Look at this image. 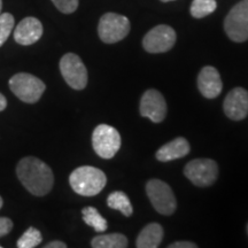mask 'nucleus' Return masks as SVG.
<instances>
[{"mask_svg": "<svg viewBox=\"0 0 248 248\" xmlns=\"http://www.w3.org/2000/svg\"><path fill=\"white\" fill-rule=\"evenodd\" d=\"M16 175L24 187L36 197L46 195L53 187V171L47 164L37 157L27 156L18 161Z\"/></svg>", "mask_w": 248, "mask_h": 248, "instance_id": "f257e3e1", "label": "nucleus"}, {"mask_svg": "<svg viewBox=\"0 0 248 248\" xmlns=\"http://www.w3.org/2000/svg\"><path fill=\"white\" fill-rule=\"evenodd\" d=\"M69 184L77 194L94 197L107 184V177L102 170L91 166H83L70 173Z\"/></svg>", "mask_w": 248, "mask_h": 248, "instance_id": "f03ea898", "label": "nucleus"}, {"mask_svg": "<svg viewBox=\"0 0 248 248\" xmlns=\"http://www.w3.org/2000/svg\"><path fill=\"white\" fill-rule=\"evenodd\" d=\"M9 88L16 97L27 104H35L45 92L46 85L38 77L27 73H18L9 79Z\"/></svg>", "mask_w": 248, "mask_h": 248, "instance_id": "7ed1b4c3", "label": "nucleus"}, {"mask_svg": "<svg viewBox=\"0 0 248 248\" xmlns=\"http://www.w3.org/2000/svg\"><path fill=\"white\" fill-rule=\"evenodd\" d=\"M92 146L101 159H113L121 147L119 131L108 124H99L92 133Z\"/></svg>", "mask_w": 248, "mask_h": 248, "instance_id": "20e7f679", "label": "nucleus"}, {"mask_svg": "<svg viewBox=\"0 0 248 248\" xmlns=\"http://www.w3.org/2000/svg\"><path fill=\"white\" fill-rule=\"evenodd\" d=\"M130 32V21L124 15L116 13L104 14L99 21L98 33L106 44H115L125 38Z\"/></svg>", "mask_w": 248, "mask_h": 248, "instance_id": "39448f33", "label": "nucleus"}, {"mask_svg": "<svg viewBox=\"0 0 248 248\" xmlns=\"http://www.w3.org/2000/svg\"><path fill=\"white\" fill-rule=\"evenodd\" d=\"M224 30L232 42L248 40V0L234 5L224 20Z\"/></svg>", "mask_w": 248, "mask_h": 248, "instance_id": "423d86ee", "label": "nucleus"}, {"mask_svg": "<svg viewBox=\"0 0 248 248\" xmlns=\"http://www.w3.org/2000/svg\"><path fill=\"white\" fill-rule=\"evenodd\" d=\"M146 193L157 213L166 216L175 213L177 201L171 187L167 183L160 179H151L146 184Z\"/></svg>", "mask_w": 248, "mask_h": 248, "instance_id": "0eeeda50", "label": "nucleus"}, {"mask_svg": "<svg viewBox=\"0 0 248 248\" xmlns=\"http://www.w3.org/2000/svg\"><path fill=\"white\" fill-rule=\"evenodd\" d=\"M184 175L198 187H207L216 182L218 166L214 160L195 159L185 166Z\"/></svg>", "mask_w": 248, "mask_h": 248, "instance_id": "6e6552de", "label": "nucleus"}, {"mask_svg": "<svg viewBox=\"0 0 248 248\" xmlns=\"http://www.w3.org/2000/svg\"><path fill=\"white\" fill-rule=\"evenodd\" d=\"M60 71L70 88L83 90L88 85V70L77 54H64L60 60Z\"/></svg>", "mask_w": 248, "mask_h": 248, "instance_id": "1a4fd4ad", "label": "nucleus"}, {"mask_svg": "<svg viewBox=\"0 0 248 248\" xmlns=\"http://www.w3.org/2000/svg\"><path fill=\"white\" fill-rule=\"evenodd\" d=\"M176 32L171 27L160 24L148 31L142 39V46L148 53H164L173 47Z\"/></svg>", "mask_w": 248, "mask_h": 248, "instance_id": "9d476101", "label": "nucleus"}, {"mask_svg": "<svg viewBox=\"0 0 248 248\" xmlns=\"http://www.w3.org/2000/svg\"><path fill=\"white\" fill-rule=\"evenodd\" d=\"M140 115L150 119L152 122L160 123L167 115V102L162 93L157 90H147L140 100Z\"/></svg>", "mask_w": 248, "mask_h": 248, "instance_id": "9b49d317", "label": "nucleus"}, {"mask_svg": "<svg viewBox=\"0 0 248 248\" xmlns=\"http://www.w3.org/2000/svg\"><path fill=\"white\" fill-rule=\"evenodd\" d=\"M225 115L233 121H241L248 115V91L234 88L228 93L223 104Z\"/></svg>", "mask_w": 248, "mask_h": 248, "instance_id": "f8f14e48", "label": "nucleus"}, {"mask_svg": "<svg viewBox=\"0 0 248 248\" xmlns=\"http://www.w3.org/2000/svg\"><path fill=\"white\" fill-rule=\"evenodd\" d=\"M43 36V24L38 18H23L14 30V39L20 45H32Z\"/></svg>", "mask_w": 248, "mask_h": 248, "instance_id": "ddd939ff", "label": "nucleus"}, {"mask_svg": "<svg viewBox=\"0 0 248 248\" xmlns=\"http://www.w3.org/2000/svg\"><path fill=\"white\" fill-rule=\"evenodd\" d=\"M198 88L204 98L214 99L218 97L222 92L223 83L216 68L207 66L201 69L198 76Z\"/></svg>", "mask_w": 248, "mask_h": 248, "instance_id": "4468645a", "label": "nucleus"}, {"mask_svg": "<svg viewBox=\"0 0 248 248\" xmlns=\"http://www.w3.org/2000/svg\"><path fill=\"white\" fill-rule=\"evenodd\" d=\"M190 153V144L185 138L178 137L167 142L156 152V159L161 162L177 160Z\"/></svg>", "mask_w": 248, "mask_h": 248, "instance_id": "2eb2a0df", "label": "nucleus"}, {"mask_svg": "<svg viewBox=\"0 0 248 248\" xmlns=\"http://www.w3.org/2000/svg\"><path fill=\"white\" fill-rule=\"evenodd\" d=\"M163 239V229L157 223H151L139 233L136 246L138 248H156Z\"/></svg>", "mask_w": 248, "mask_h": 248, "instance_id": "dca6fc26", "label": "nucleus"}, {"mask_svg": "<svg viewBox=\"0 0 248 248\" xmlns=\"http://www.w3.org/2000/svg\"><path fill=\"white\" fill-rule=\"evenodd\" d=\"M128 238L122 233L100 234L91 241L93 248H125L128 247Z\"/></svg>", "mask_w": 248, "mask_h": 248, "instance_id": "f3484780", "label": "nucleus"}, {"mask_svg": "<svg viewBox=\"0 0 248 248\" xmlns=\"http://www.w3.org/2000/svg\"><path fill=\"white\" fill-rule=\"evenodd\" d=\"M107 204L109 208L119 210L120 213H122L126 217L131 216L133 213L131 201H130L128 195L122 191H115L108 195Z\"/></svg>", "mask_w": 248, "mask_h": 248, "instance_id": "a211bd4d", "label": "nucleus"}, {"mask_svg": "<svg viewBox=\"0 0 248 248\" xmlns=\"http://www.w3.org/2000/svg\"><path fill=\"white\" fill-rule=\"evenodd\" d=\"M83 214V221H84L89 226H91L95 230V232H105L107 230L108 224L107 221L100 215L94 207H85L82 210Z\"/></svg>", "mask_w": 248, "mask_h": 248, "instance_id": "6ab92c4d", "label": "nucleus"}, {"mask_svg": "<svg viewBox=\"0 0 248 248\" xmlns=\"http://www.w3.org/2000/svg\"><path fill=\"white\" fill-rule=\"evenodd\" d=\"M217 8L216 0H193L191 4V15L195 18H202L214 13Z\"/></svg>", "mask_w": 248, "mask_h": 248, "instance_id": "aec40b11", "label": "nucleus"}, {"mask_svg": "<svg viewBox=\"0 0 248 248\" xmlns=\"http://www.w3.org/2000/svg\"><path fill=\"white\" fill-rule=\"evenodd\" d=\"M43 241L42 233L35 228H29L17 240L18 248H33L37 247Z\"/></svg>", "mask_w": 248, "mask_h": 248, "instance_id": "412c9836", "label": "nucleus"}, {"mask_svg": "<svg viewBox=\"0 0 248 248\" xmlns=\"http://www.w3.org/2000/svg\"><path fill=\"white\" fill-rule=\"evenodd\" d=\"M14 16L9 13L0 14V47L5 44L6 40L8 39L12 30L14 28Z\"/></svg>", "mask_w": 248, "mask_h": 248, "instance_id": "4be33fe9", "label": "nucleus"}, {"mask_svg": "<svg viewBox=\"0 0 248 248\" xmlns=\"http://www.w3.org/2000/svg\"><path fill=\"white\" fill-rule=\"evenodd\" d=\"M59 11L63 14H71L78 7V0H52Z\"/></svg>", "mask_w": 248, "mask_h": 248, "instance_id": "5701e85b", "label": "nucleus"}, {"mask_svg": "<svg viewBox=\"0 0 248 248\" xmlns=\"http://www.w3.org/2000/svg\"><path fill=\"white\" fill-rule=\"evenodd\" d=\"M13 229V222L7 217H0V237L8 234Z\"/></svg>", "mask_w": 248, "mask_h": 248, "instance_id": "b1692460", "label": "nucleus"}, {"mask_svg": "<svg viewBox=\"0 0 248 248\" xmlns=\"http://www.w3.org/2000/svg\"><path fill=\"white\" fill-rule=\"evenodd\" d=\"M198 245L191 241H177L169 246V248H197Z\"/></svg>", "mask_w": 248, "mask_h": 248, "instance_id": "393cba45", "label": "nucleus"}, {"mask_svg": "<svg viewBox=\"0 0 248 248\" xmlns=\"http://www.w3.org/2000/svg\"><path fill=\"white\" fill-rule=\"evenodd\" d=\"M67 245L62 241H51V243L47 244L45 246V248H66Z\"/></svg>", "mask_w": 248, "mask_h": 248, "instance_id": "a878e982", "label": "nucleus"}, {"mask_svg": "<svg viewBox=\"0 0 248 248\" xmlns=\"http://www.w3.org/2000/svg\"><path fill=\"white\" fill-rule=\"evenodd\" d=\"M6 107H7V100H6L4 94H1V93H0V111L4 110Z\"/></svg>", "mask_w": 248, "mask_h": 248, "instance_id": "bb28decb", "label": "nucleus"}, {"mask_svg": "<svg viewBox=\"0 0 248 248\" xmlns=\"http://www.w3.org/2000/svg\"><path fill=\"white\" fill-rule=\"evenodd\" d=\"M1 8H2V1L0 0V14H1Z\"/></svg>", "mask_w": 248, "mask_h": 248, "instance_id": "cd10ccee", "label": "nucleus"}, {"mask_svg": "<svg viewBox=\"0 0 248 248\" xmlns=\"http://www.w3.org/2000/svg\"><path fill=\"white\" fill-rule=\"evenodd\" d=\"M1 207H2V198L0 197V208H1Z\"/></svg>", "mask_w": 248, "mask_h": 248, "instance_id": "c85d7f7f", "label": "nucleus"}, {"mask_svg": "<svg viewBox=\"0 0 248 248\" xmlns=\"http://www.w3.org/2000/svg\"><path fill=\"white\" fill-rule=\"evenodd\" d=\"M162 2H169V1H173V0H161Z\"/></svg>", "mask_w": 248, "mask_h": 248, "instance_id": "c756f323", "label": "nucleus"}, {"mask_svg": "<svg viewBox=\"0 0 248 248\" xmlns=\"http://www.w3.org/2000/svg\"><path fill=\"white\" fill-rule=\"evenodd\" d=\"M247 233H248V225H247Z\"/></svg>", "mask_w": 248, "mask_h": 248, "instance_id": "7c9ffc66", "label": "nucleus"}, {"mask_svg": "<svg viewBox=\"0 0 248 248\" xmlns=\"http://www.w3.org/2000/svg\"><path fill=\"white\" fill-rule=\"evenodd\" d=\"M0 248H1V246H0Z\"/></svg>", "mask_w": 248, "mask_h": 248, "instance_id": "2f4dec72", "label": "nucleus"}]
</instances>
